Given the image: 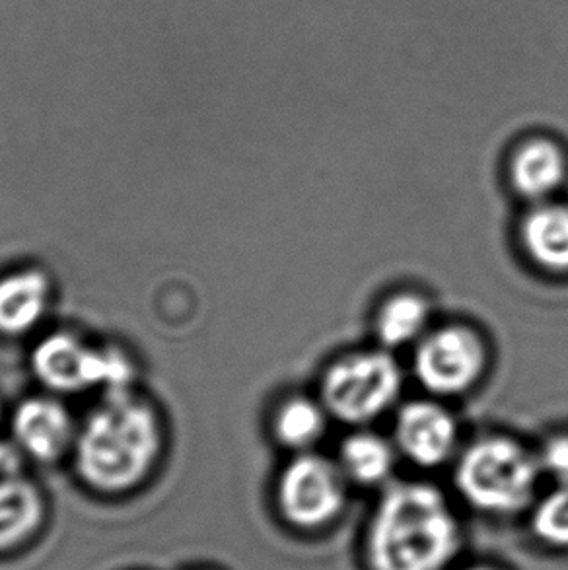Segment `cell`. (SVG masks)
<instances>
[{
    "mask_svg": "<svg viewBox=\"0 0 568 570\" xmlns=\"http://www.w3.org/2000/svg\"><path fill=\"white\" fill-rule=\"evenodd\" d=\"M458 546L452 510L434 487L424 483L392 487L370 525L369 559L374 570H442Z\"/></svg>",
    "mask_w": 568,
    "mask_h": 570,
    "instance_id": "cell-1",
    "label": "cell"
},
{
    "mask_svg": "<svg viewBox=\"0 0 568 570\" xmlns=\"http://www.w3.org/2000/svg\"><path fill=\"white\" fill-rule=\"evenodd\" d=\"M160 426L153 409L124 392H109L77 446V465L88 485L121 493L139 485L160 452Z\"/></svg>",
    "mask_w": 568,
    "mask_h": 570,
    "instance_id": "cell-2",
    "label": "cell"
},
{
    "mask_svg": "<svg viewBox=\"0 0 568 570\" xmlns=\"http://www.w3.org/2000/svg\"><path fill=\"white\" fill-rule=\"evenodd\" d=\"M539 463L515 440L484 439L466 450L456 483L476 509L512 514L533 499Z\"/></svg>",
    "mask_w": 568,
    "mask_h": 570,
    "instance_id": "cell-3",
    "label": "cell"
},
{
    "mask_svg": "<svg viewBox=\"0 0 568 570\" xmlns=\"http://www.w3.org/2000/svg\"><path fill=\"white\" fill-rule=\"evenodd\" d=\"M400 392V366L392 356L380 351L356 353L325 374L323 407L343 423H370L392 407Z\"/></svg>",
    "mask_w": 568,
    "mask_h": 570,
    "instance_id": "cell-4",
    "label": "cell"
},
{
    "mask_svg": "<svg viewBox=\"0 0 568 570\" xmlns=\"http://www.w3.org/2000/svg\"><path fill=\"white\" fill-rule=\"evenodd\" d=\"M39 379L61 392L92 385H108L109 392H124L133 379L131 363L117 351H94L69 333H57L41 341L33 355Z\"/></svg>",
    "mask_w": 568,
    "mask_h": 570,
    "instance_id": "cell-5",
    "label": "cell"
},
{
    "mask_svg": "<svg viewBox=\"0 0 568 570\" xmlns=\"http://www.w3.org/2000/svg\"><path fill=\"white\" fill-rule=\"evenodd\" d=\"M345 502V473L322 455L304 454L284 470L278 504L298 528H317L337 517Z\"/></svg>",
    "mask_w": 568,
    "mask_h": 570,
    "instance_id": "cell-6",
    "label": "cell"
},
{
    "mask_svg": "<svg viewBox=\"0 0 568 570\" xmlns=\"http://www.w3.org/2000/svg\"><path fill=\"white\" fill-rule=\"evenodd\" d=\"M487 364L483 341L466 327H444L419 341L415 372L419 382L438 395H460L481 379Z\"/></svg>",
    "mask_w": 568,
    "mask_h": 570,
    "instance_id": "cell-7",
    "label": "cell"
},
{
    "mask_svg": "<svg viewBox=\"0 0 568 570\" xmlns=\"http://www.w3.org/2000/svg\"><path fill=\"white\" fill-rule=\"evenodd\" d=\"M401 452L423 468L444 463L458 444L453 416L432 401H415L401 409L395 426Z\"/></svg>",
    "mask_w": 568,
    "mask_h": 570,
    "instance_id": "cell-8",
    "label": "cell"
},
{
    "mask_svg": "<svg viewBox=\"0 0 568 570\" xmlns=\"http://www.w3.org/2000/svg\"><path fill=\"white\" fill-rule=\"evenodd\" d=\"M16 439L33 458L51 462L69 448L72 421L67 409L51 400H30L16 411Z\"/></svg>",
    "mask_w": 568,
    "mask_h": 570,
    "instance_id": "cell-9",
    "label": "cell"
},
{
    "mask_svg": "<svg viewBox=\"0 0 568 570\" xmlns=\"http://www.w3.org/2000/svg\"><path fill=\"white\" fill-rule=\"evenodd\" d=\"M567 178V158L559 145L536 139L516 150L510 163V181L526 199L543 203Z\"/></svg>",
    "mask_w": 568,
    "mask_h": 570,
    "instance_id": "cell-10",
    "label": "cell"
},
{
    "mask_svg": "<svg viewBox=\"0 0 568 570\" xmlns=\"http://www.w3.org/2000/svg\"><path fill=\"white\" fill-rule=\"evenodd\" d=\"M522 244L531 262L549 273H568V207L538 203L522 223Z\"/></svg>",
    "mask_w": 568,
    "mask_h": 570,
    "instance_id": "cell-11",
    "label": "cell"
},
{
    "mask_svg": "<svg viewBox=\"0 0 568 570\" xmlns=\"http://www.w3.org/2000/svg\"><path fill=\"white\" fill-rule=\"evenodd\" d=\"M49 283L38 271L0 281V332L18 335L38 324L46 312Z\"/></svg>",
    "mask_w": 568,
    "mask_h": 570,
    "instance_id": "cell-12",
    "label": "cell"
},
{
    "mask_svg": "<svg viewBox=\"0 0 568 570\" xmlns=\"http://www.w3.org/2000/svg\"><path fill=\"white\" fill-rule=\"evenodd\" d=\"M43 504L38 489L18 478L0 479V551L16 548L38 530Z\"/></svg>",
    "mask_w": 568,
    "mask_h": 570,
    "instance_id": "cell-13",
    "label": "cell"
},
{
    "mask_svg": "<svg viewBox=\"0 0 568 570\" xmlns=\"http://www.w3.org/2000/svg\"><path fill=\"white\" fill-rule=\"evenodd\" d=\"M430 322L429 304L417 294H398L385 302L376 320V333L385 347H405L423 340Z\"/></svg>",
    "mask_w": 568,
    "mask_h": 570,
    "instance_id": "cell-14",
    "label": "cell"
},
{
    "mask_svg": "<svg viewBox=\"0 0 568 570\" xmlns=\"http://www.w3.org/2000/svg\"><path fill=\"white\" fill-rule=\"evenodd\" d=\"M395 455L388 440L370 432H359L343 442L341 470L361 485H378L390 478Z\"/></svg>",
    "mask_w": 568,
    "mask_h": 570,
    "instance_id": "cell-15",
    "label": "cell"
},
{
    "mask_svg": "<svg viewBox=\"0 0 568 570\" xmlns=\"http://www.w3.org/2000/svg\"><path fill=\"white\" fill-rule=\"evenodd\" d=\"M325 431V407L306 397H294L278 409L275 434L284 446L310 448Z\"/></svg>",
    "mask_w": 568,
    "mask_h": 570,
    "instance_id": "cell-16",
    "label": "cell"
},
{
    "mask_svg": "<svg viewBox=\"0 0 568 570\" xmlns=\"http://www.w3.org/2000/svg\"><path fill=\"white\" fill-rule=\"evenodd\" d=\"M533 530L541 540L568 548V485H562L539 502Z\"/></svg>",
    "mask_w": 568,
    "mask_h": 570,
    "instance_id": "cell-17",
    "label": "cell"
},
{
    "mask_svg": "<svg viewBox=\"0 0 568 570\" xmlns=\"http://www.w3.org/2000/svg\"><path fill=\"white\" fill-rule=\"evenodd\" d=\"M541 468L568 485V434L554 436L541 452Z\"/></svg>",
    "mask_w": 568,
    "mask_h": 570,
    "instance_id": "cell-18",
    "label": "cell"
},
{
    "mask_svg": "<svg viewBox=\"0 0 568 570\" xmlns=\"http://www.w3.org/2000/svg\"><path fill=\"white\" fill-rule=\"evenodd\" d=\"M18 468H20V455L14 448L0 444V475L14 478Z\"/></svg>",
    "mask_w": 568,
    "mask_h": 570,
    "instance_id": "cell-19",
    "label": "cell"
},
{
    "mask_svg": "<svg viewBox=\"0 0 568 570\" xmlns=\"http://www.w3.org/2000/svg\"><path fill=\"white\" fill-rule=\"evenodd\" d=\"M468 570H489V569H468Z\"/></svg>",
    "mask_w": 568,
    "mask_h": 570,
    "instance_id": "cell-20",
    "label": "cell"
}]
</instances>
